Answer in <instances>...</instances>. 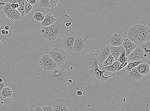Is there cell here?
I'll return each instance as SVG.
<instances>
[{
  "label": "cell",
  "mask_w": 150,
  "mask_h": 111,
  "mask_svg": "<svg viewBox=\"0 0 150 111\" xmlns=\"http://www.w3.org/2000/svg\"><path fill=\"white\" fill-rule=\"evenodd\" d=\"M9 33V32L8 30H6L5 31V34L6 35H8Z\"/></svg>",
  "instance_id": "obj_40"
},
{
  "label": "cell",
  "mask_w": 150,
  "mask_h": 111,
  "mask_svg": "<svg viewBox=\"0 0 150 111\" xmlns=\"http://www.w3.org/2000/svg\"><path fill=\"white\" fill-rule=\"evenodd\" d=\"M5 4L6 3L0 2V7H3Z\"/></svg>",
  "instance_id": "obj_36"
},
{
  "label": "cell",
  "mask_w": 150,
  "mask_h": 111,
  "mask_svg": "<svg viewBox=\"0 0 150 111\" xmlns=\"http://www.w3.org/2000/svg\"><path fill=\"white\" fill-rule=\"evenodd\" d=\"M62 30L60 24L56 21L50 26H43L41 28L40 32L45 39L52 41L57 39L61 33Z\"/></svg>",
  "instance_id": "obj_2"
},
{
  "label": "cell",
  "mask_w": 150,
  "mask_h": 111,
  "mask_svg": "<svg viewBox=\"0 0 150 111\" xmlns=\"http://www.w3.org/2000/svg\"><path fill=\"white\" fill-rule=\"evenodd\" d=\"M49 55L58 66L64 64L67 61V55L65 52L61 48L56 47L52 48Z\"/></svg>",
  "instance_id": "obj_4"
},
{
  "label": "cell",
  "mask_w": 150,
  "mask_h": 111,
  "mask_svg": "<svg viewBox=\"0 0 150 111\" xmlns=\"http://www.w3.org/2000/svg\"><path fill=\"white\" fill-rule=\"evenodd\" d=\"M127 36L137 46L140 45L150 39V26L146 24L134 25L128 30Z\"/></svg>",
  "instance_id": "obj_1"
},
{
  "label": "cell",
  "mask_w": 150,
  "mask_h": 111,
  "mask_svg": "<svg viewBox=\"0 0 150 111\" xmlns=\"http://www.w3.org/2000/svg\"><path fill=\"white\" fill-rule=\"evenodd\" d=\"M144 62V61L140 60H134L128 62L126 68L127 72L130 71L132 68L135 67H137L139 64Z\"/></svg>",
  "instance_id": "obj_22"
},
{
  "label": "cell",
  "mask_w": 150,
  "mask_h": 111,
  "mask_svg": "<svg viewBox=\"0 0 150 111\" xmlns=\"http://www.w3.org/2000/svg\"><path fill=\"white\" fill-rule=\"evenodd\" d=\"M45 16V14L38 12L34 14L33 18L37 21L41 22L44 19Z\"/></svg>",
  "instance_id": "obj_23"
},
{
  "label": "cell",
  "mask_w": 150,
  "mask_h": 111,
  "mask_svg": "<svg viewBox=\"0 0 150 111\" xmlns=\"http://www.w3.org/2000/svg\"><path fill=\"white\" fill-rule=\"evenodd\" d=\"M34 111H43V108L41 106H38L37 107L35 108L34 110Z\"/></svg>",
  "instance_id": "obj_33"
},
{
  "label": "cell",
  "mask_w": 150,
  "mask_h": 111,
  "mask_svg": "<svg viewBox=\"0 0 150 111\" xmlns=\"http://www.w3.org/2000/svg\"><path fill=\"white\" fill-rule=\"evenodd\" d=\"M117 60L120 62L121 63L127 62V58L125 55V53H122L118 57Z\"/></svg>",
  "instance_id": "obj_28"
},
{
  "label": "cell",
  "mask_w": 150,
  "mask_h": 111,
  "mask_svg": "<svg viewBox=\"0 0 150 111\" xmlns=\"http://www.w3.org/2000/svg\"><path fill=\"white\" fill-rule=\"evenodd\" d=\"M56 21V19L54 16L50 13H48L45 15L44 19L41 22V25L44 27L50 26L53 24Z\"/></svg>",
  "instance_id": "obj_15"
},
{
  "label": "cell",
  "mask_w": 150,
  "mask_h": 111,
  "mask_svg": "<svg viewBox=\"0 0 150 111\" xmlns=\"http://www.w3.org/2000/svg\"><path fill=\"white\" fill-rule=\"evenodd\" d=\"M2 42L1 41H0V44H1V45H2Z\"/></svg>",
  "instance_id": "obj_45"
},
{
  "label": "cell",
  "mask_w": 150,
  "mask_h": 111,
  "mask_svg": "<svg viewBox=\"0 0 150 111\" xmlns=\"http://www.w3.org/2000/svg\"><path fill=\"white\" fill-rule=\"evenodd\" d=\"M26 1L28 3L33 5L36 4L37 0H26Z\"/></svg>",
  "instance_id": "obj_31"
},
{
  "label": "cell",
  "mask_w": 150,
  "mask_h": 111,
  "mask_svg": "<svg viewBox=\"0 0 150 111\" xmlns=\"http://www.w3.org/2000/svg\"><path fill=\"white\" fill-rule=\"evenodd\" d=\"M124 38L121 34L114 33L110 39V43L111 46L114 47H118L122 45Z\"/></svg>",
  "instance_id": "obj_12"
},
{
  "label": "cell",
  "mask_w": 150,
  "mask_h": 111,
  "mask_svg": "<svg viewBox=\"0 0 150 111\" xmlns=\"http://www.w3.org/2000/svg\"><path fill=\"white\" fill-rule=\"evenodd\" d=\"M137 71L142 76L148 75L150 71L149 65L144 62L139 64L137 67Z\"/></svg>",
  "instance_id": "obj_17"
},
{
  "label": "cell",
  "mask_w": 150,
  "mask_h": 111,
  "mask_svg": "<svg viewBox=\"0 0 150 111\" xmlns=\"http://www.w3.org/2000/svg\"><path fill=\"white\" fill-rule=\"evenodd\" d=\"M68 81L69 83H72L73 82L72 80H71V79H69V80Z\"/></svg>",
  "instance_id": "obj_41"
},
{
  "label": "cell",
  "mask_w": 150,
  "mask_h": 111,
  "mask_svg": "<svg viewBox=\"0 0 150 111\" xmlns=\"http://www.w3.org/2000/svg\"><path fill=\"white\" fill-rule=\"evenodd\" d=\"M85 46L84 40L80 36H76L73 44V50L76 52H79L84 49Z\"/></svg>",
  "instance_id": "obj_14"
},
{
  "label": "cell",
  "mask_w": 150,
  "mask_h": 111,
  "mask_svg": "<svg viewBox=\"0 0 150 111\" xmlns=\"http://www.w3.org/2000/svg\"><path fill=\"white\" fill-rule=\"evenodd\" d=\"M33 5L26 2L24 7V11L26 15L29 14L33 9Z\"/></svg>",
  "instance_id": "obj_25"
},
{
  "label": "cell",
  "mask_w": 150,
  "mask_h": 111,
  "mask_svg": "<svg viewBox=\"0 0 150 111\" xmlns=\"http://www.w3.org/2000/svg\"><path fill=\"white\" fill-rule=\"evenodd\" d=\"M127 64V62H123V63H121V64L120 65V66L118 68L117 71H119L122 70V69H123L126 66Z\"/></svg>",
  "instance_id": "obj_30"
},
{
  "label": "cell",
  "mask_w": 150,
  "mask_h": 111,
  "mask_svg": "<svg viewBox=\"0 0 150 111\" xmlns=\"http://www.w3.org/2000/svg\"><path fill=\"white\" fill-rule=\"evenodd\" d=\"M54 111H72L73 105L70 100L64 98H59L52 104Z\"/></svg>",
  "instance_id": "obj_5"
},
{
  "label": "cell",
  "mask_w": 150,
  "mask_h": 111,
  "mask_svg": "<svg viewBox=\"0 0 150 111\" xmlns=\"http://www.w3.org/2000/svg\"><path fill=\"white\" fill-rule=\"evenodd\" d=\"M144 50L145 60L150 57V40L146 41L139 46Z\"/></svg>",
  "instance_id": "obj_19"
},
{
  "label": "cell",
  "mask_w": 150,
  "mask_h": 111,
  "mask_svg": "<svg viewBox=\"0 0 150 111\" xmlns=\"http://www.w3.org/2000/svg\"><path fill=\"white\" fill-rule=\"evenodd\" d=\"M110 54L115 59V60H117L120 55L123 53H126V51L122 45L120 46H110Z\"/></svg>",
  "instance_id": "obj_13"
},
{
  "label": "cell",
  "mask_w": 150,
  "mask_h": 111,
  "mask_svg": "<svg viewBox=\"0 0 150 111\" xmlns=\"http://www.w3.org/2000/svg\"><path fill=\"white\" fill-rule=\"evenodd\" d=\"M69 23L70 25H71L72 24V23L71 22H69Z\"/></svg>",
  "instance_id": "obj_44"
},
{
  "label": "cell",
  "mask_w": 150,
  "mask_h": 111,
  "mask_svg": "<svg viewBox=\"0 0 150 111\" xmlns=\"http://www.w3.org/2000/svg\"><path fill=\"white\" fill-rule=\"evenodd\" d=\"M60 0H49V8L52 9L57 6Z\"/></svg>",
  "instance_id": "obj_27"
},
{
  "label": "cell",
  "mask_w": 150,
  "mask_h": 111,
  "mask_svg": "<svg viewBox=\"0 0 150 111\" xmlns=\"http://www.w3.org/2000/svg\"><path fill=\"white\" fill-rule=\"evenodd\" d=\"M122 45L126 51L125 55L127 57L137 47V44L133 42L128 38L124 39Z\"/></svg>",
  "instance_id": "obj_11"
},
{
  "label": "cell",
  "mask_w": 150,
  "mask_h": 111,
  "mask_svg": "<svg viewBox=\"0 0 150 111\" xmlns=\"http://www.w3.org/2000/svg\"><path fill=\"white\" fill-rule=\"evenodd\" d=\"M40 5L41 8H49V0H40Z\"/></svg>",
  "instance_id": "obj_26"
},
{
  "label": "cell",
  "mask_w": 150,
  "mask_h": 111,
  "mask_svg": "<svg viewBox=\"0 0 150 111\" xmlns=\"http://www.w3.org/2000/svg\"><path fill=\"white\" fill-rule=\"evenodd\" d=\"M3 81V79H2L1 78H0V83H1V82H2Z\"/></svg>",
  "instance_id": "obj_43"
},
{
  "label": "cell",
  "mask_w": 150,
  "mask_h": 111,
  "mask_svg": "<svg viewBox=\"0 0 150 111\" xmlns=\"http://www.w3.org/2000/svg\"><path fill=\"white\" fill-rule=\"evenodd\" d=\"M76 37L75 35L72 33H68L63 37L61 45L64 49L69 52L73 50Z\"/></svg>",
  "instance_id": "obj_9"
},
{
  "label": "cell",
  "mask_w": 150,
  "mask_h": 111,
  "mask_svg": "<svg viewBox=\"0 0 150 111\" xmlns=\"http://www.w3.org/2000/svg\"><path fill=\"white\" fill-rule=\"evenodd\" d=\"M121 63L118 60H115L111 65L109 66L104 67L103 69L107 72H116L117 71L118 68L119 67Z\"/></svg>",
  "instance_id": "obj_20"
},
{
  "label": "cell",
  "mask_w": 150,
  "mask_h": 111,
  "mask_svg": "<svg viewBox=\"0 0 150 111\" xmlns=\"http://www.w3.org/2000/svg\"><path fill=\"white\" fill-rule=\"evenodd\" d=\"M10 6L12 8L14 9H16V4L14 3H11L10 4Z\"/></svg>",
  "instance_id": "obj_34"
},
{
  "label": "cell",
  "mask_w": 150,
  "mask_h": 111,
  "mask_svg": "<svg viewBox=\"0 0 150 111\" xmlns=\"http://www.w3.org/2000/svg\"><path fill=\"white\" fill-rule=\"evenodd\" d=\"M73 68V67H71L70 68V69L71 70H72Z\"/></svg>",
  "instance_id": "obj_46"
},
{
  "label": "cell",
  "mask_w": 150,
  "mask_h": 111,
  "mask_svg": "<svg viewBox=\"0 0 150 111\" xmlns=\"http://www.w3.org/2000/svg\"><path fill=\"white\" fill-rule=\"evenodd\" d=\"M82 95L83 92L81 91L78 90L76 92V95L78 96H81Z\"/></svg>",
  "instance_id": "obj_35"
},
{
  "label": "cell",
  "mask_w": 150,
  "mask_h": 111,
  "mask_svg": "<svg viewBox=\"0 0 150 111\" xmlns=\"http://www.w3.org/2000/svg\"><path fill=\"white\" fill-rule=\"evenodd\" d=\"M3 7H0V11L2 10L3 9Z\"/></svg>",
  "instance_id": "obj_42"
},
{
  "label": "cell",
  "mask_w": 150,
  "mask_h": 111,
  "mask_svg": "<svg viewBox=\"0 0 150 111\" xmlns=\"http://www.w3.org/2000/svg\"><path fill=\"white\" fill-rule=\"evenodd\" d=\"M26 2V0H10L8 3L10 4L11 3H16L18 4V8L16 9L20 12L23 17L26 15L24 12V9Z\"/></svg>",
  "instance_id": "obj_16"
},
{
  "label": "cell",
  "mask_w": 150,
  "mask_h": 111,
  "mask_svg": "<svg viewBox=\"0 0 150 111\" xmlns=\"http://www.w3.org/2000/svg\"><path fill=\"white\" fill-rule=\"evenodd\" d=\"M127 58L128 63L131 61L140 60L144 61L145 58L144 57V52L142 48L137 47L132 52L128 55Z\"/></svg>",
  "instance_id": "obj_10"
},
{
  "label": "cell",
  "mask_w": 150,
  "mask_h": 111,
  "mask_svg": "<svg viewBox=\"0 0 150 111\" xmlns=\"http://www.w3.org/2000/svg\"><path fill=\"white\" fill-rule=\"evenodd\" d=\"M110 54V47L103 45L98 47L95 51V57L100 63H103Z\"/></svg>",
  "instance_id": "obj_8"
},
{
  "label": "cell",
  "mask_w": 150,
  "mask_h": 111,
  "mask_svg": "<svg viewBox=\"0 0 150 111\" xmlns=\"http://www.w3.org/2000/svg\"><path fill=\"white\" fill-rule=\"evenodd\" d=\"M1 95L3 99L10 98L13 94L12 90L9 86L3 88L1 92Z\"/></svg>",
  "instance_id": "obj_21"
},
{
  "label": "cell",
  "mask_w": 150,
  "mask_h": 111,
  "mask_svg": "<svg viewBox=\"0 0 150 111\" xmlns=\"http://www.w3.org/2000/svg\"><path fill=\"white\" fill-rule=\"evenodd\" d=\"M129 77L134 81L140 80L143 77V76L137 71V67L132 68L131 70L128 72Z\"/></svg>",
  "instance_id": "obj_18"
},
{
  "label": "cell",
  "mask_w": 150,
  "mask_h": 111,
  "mask_svg": "<svg viewBox=\"0 0 150 111\" xmlns=\"http://www.w3.org/2000/svg\"><path fill=\"white\" fill-rule=\"evenodd\" d=\"M40 66L45 71H53L56 70L58 65L49 55L45 54L40 61Z\"/></svg>",
  "instance_id": "obj_7"
},
{
  "label": "cell",
  "mask_w": 150,
  "mask_h": 111,
  "mask_svg": "<svg viewBox=\"0 0 150 111\" xmlns=\"http://www.w3.org/2000/svg\"><path fill=\"white\" fill-rule=\"evenodd\" d=\"M115 61L113 57L110 54L106 59L103 63L104 67L109 66Z\"/></svg>",
  "instance_id": "obj_24"
},
{
  "label": "cell",
  "mask_w": 150,
  "mask_h": 111,
  "mask_svg": "<svg viewBox=\"0 0 150 111\" xmlns=\"http://www.w3.org/2000/svg\"><path fill=\"white\" fill-rule=\"evenodd\" d=\"M69 23H66L65 24V26L67 27H68L69 26Z\"/></svg>",
  "instance_id": "obj_39"
},
{
  "label": "cell",
  "mask_w": 150,
  "mask_h": 111,
  "mask_svg": "<svg viewBox=\"0 0 150 111\" xmlns=\"http://www.w3.org/2000/svg\"><path fill=\"white\" fill-rule=\"evenodd\" d=\"M43 111H53L54 110H53V107H51L50 105H47L44 106L43 107Z\"/></svg>",
  "instance_id": "obj_29"
},
{
  "label": "cell",
  "mask_w": 150,
  "mask_h": 111,
  "mask_svg": "<svg viewBox=\"0 0 150 111\" xmlns=\"http://www.w3.org/2000/svg\"><path fill=\"white\" fill-rule=\"evenodd\" d=\"M2 10L6 16L12 22H18L22 18L18 10L12 8L9 3H6Z\"/></svg>",
  "instance_id": "obj_6"
},
{
  "label": "cell",
  "mask_w": 150,
  "mask_h": 111,
  "mask_svg": "<svg viewBox=\"0 0 150 111\" xmlns=\"http://www.w3.org/2000/svg\"><path fill=\"white\" fill-rule=\"evenodd\" d=\"M1 24L0 23V28H1Z\"/></svg>",
  "instance_id": "obj_48"
},
{
  "label": "cell",
  "mask_w": 150,
  "mask_h": 111,
  "mask_svg": "<svg viewBox=\"0 0 150 111\" xmlns=\"http://www.w3.org/2000/svg\"><path fill=\"white\" fill-rule=\"evenodd\" d=\"M5 86V83L3 81L0 83V93H1L2 89L4 88Z\"/></svg>",
  "instance_id": "obj_32"
},
{
  "label": "cell",
  "mask_w": 150,
  "mask_h": 111,
  "mask_svg": "<svg viewBox=\"0 0 150 111\" xmlns=\"http://www.w3.org/2000/svg\"><path fill=\"white\" fill-rule=\"evenodd\" d=\"M1 33L2 35H5V30H2Z\"/></svg>",
  "instance_id": "obj_38"
},
{
  "label": "cell",
  "mask_w": 150,
  "mask_h": 111,
  "mask_svg": "<svg viewBox=\"0 0 150 111\" xmlns=\"http://www.w3.org/2000/svg\"><path fill=\"white\" fill-rule=\"evenodd\" d=\"M5 28L6 30H8L9 29V27L8 25H6L5 26Z\"/></svg>",
  "instance_id": "obj_37"
},
{
  "label": "cell",
  "mask_w": 150,
  "mask_h": 111,
  "mask_svg": "<svg viewBox=\"0 0 150 111\" xmlns=\"http://www.w3.org/2000/svg\"><path fill=\"white\" fill-rule=\"evenodd\" d=\"M1 103L2 104H4V102H3V101H1Z\"/></svg>",
  "instance_id": "obj_47"
},
{
  "label": "cell",
  "mask_w": 150,
  "mask_h": 111,
  "mask_svg": "<svg viewBox=\"0 0 150 111\" xmlns=\"http://www.w3.org/2000/svg\"><path fill=\"white\" fill-rule=\"evenodd\" d=\"M99 63L96 57H94L91 59L89 64V71L91 74L98 80L103 81H106L115 74L116 72H114L112 75L107 77L104 76V74L107 73L108 72L104 70L103 71L100 70Z\"/></svg>",
  "instance_id": "obj_3"
}]
</instances>
